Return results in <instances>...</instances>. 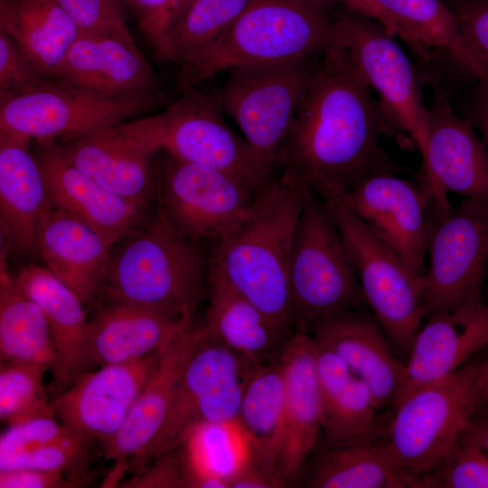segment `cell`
<instances>
[{
  "label": "cell",
  "mask_w": 488,
  "mask_h": 488,
  "mask_svg": "<svg viewBox=\"0 0 488 488\" xmlns=\"http://www.w3.org/2000/svg\"><path fill=\"white\" fill-rule=\"evenodd\" d=\"M396 128L348 52L333 42L315 59L275 171L324 202L338 199L368 174L396 173L380 145Z\"/></svg>",
  "instance_id": "cell-1"
},
{
  "label": "cell",
  "mask_w": 488,
  "mask_h": 488,
  "mask_svg": "<svg viewBox=\"0 0 488 488\" xmlns=\"http://www.w3.org/2000/svg\"><path fill=\"white\" fill-rule=\"evenodd\" d=\"M304 195L303 187L274 173L246 216L209 248L210 268L287 338L296 333L289 266Z\"/></svg>",
  "instance_id": "cell-2"
},
{
  "label": "cell",
  "mask_w": 488,
  "mask_h": 488,
  "mask_svg": "<svg viewBox=\"0 0 488 488\" xmlns=\"http://www.w3.org/2000/svg\"><path fill=\"white\" fill-rule=\"evenodd\" d=\"M209 248L181 231L159 206L111 248L101 298L194 317L207 296Z\"/></svg>",
  "instance_id": "cell-3"
},
{
  "label": "cell",
  "mask_w": 488,
  "mask_h": 488,
  "mask_svg": "<svg viewBox=\"0 0 488 488\" xmlns=\"http://www.w3.org/2000/svg\"><path fill=\"white\" fill-rule=\"evenodd\" d=\"M333 42V20L323 5L249 0L218 38L180 63L181 80L195 85L235 66L314 58Z\"/></svg>",
  "instance_id": "cell-4"
},
{
  "label": "cell",
  "mask_w": 488,
  "mask_h": 488,
  "mask_svg": "<svg viewBox=\"0 0 488 488\" xmlns=\"http://www.w3.org/2000/svg\"><path fill=\"white\" fill-rule=\"evenodd\" d=\"M217 91L205 94L182 82V95L164 112L117 126L152 153L218 170L259 194L275 173L226 123Z\"/></svg>",
  "instance_id": "cell-5"
},
{
  "label": "cell",
  "mask_w": 488,
  "mask_h": 488,
  "mask_svg": "<svg viewBox=\"0 0 488 488\" xmlns=\"http://www.w3.org/2000/svg\"><path fill=\"white\" fill-rule=\"evenodd\" d=\"M289 287L296 332L348 310L368 308L327 204L306 189L293 240Z\"/></svg>",
  "instance_id": "cell-6"
},
{
  "label": "cell",
  "mask_w": 488,
  "mask_h": 488,
  "mask_svg": "<svg viewBox=\"0 0 488 488\" xmlns=\"http://www.w3.org/2000/svg\"><path fill=\"white\" fill-rule=\"evenodd\" d=\"M325 203L342 236L367 307L396 355L406 361L426 318L423 277L413 272L340 200Z\"/></svg>",
  "instance_id": "cell-7"
},
{
  "label": "cell",
  "mask_w": 488,
  "mask_h": 488,
  "mask_svg": "<svg viewBox=\"0 0 488 488\" xmlns=\"http://www.w3.org/2000/svg\"><path fill=\"white\" fill-rule=\"evenodd\" d=\"M427 258L426 318L483 303L488 270V201L464 198L447 209L431 201Z\"/></svg>",
  "instance_id": "cell-8"
},
{
  "label": "cell",
  "mask_w": 488,
  "mask_h": 488,
  "mask_svg": "<svg viewBox=\"0 0 488 488\" xmlns=\"http://www.w3.org/2000/svg\"><path fill=\"white\" fill-rule=\"evenodd\" d=\"M476 362L417 389L393 407L386 437L408 474L420 477L431 470L467 427L476 409Z\"/></svg>",
  "instance_id": "cell-9"
},
{
  "label": "cell",
  "mask_w": 488,
  "mask_h": 488,
  "mask_svg": "<svg viewBox=\"0 0 488 488\" xmlns=\"http://www.w3.org/2000/svg\"><path fill=\"white\" fill-rule=\"evenodd\" d=\"M158 96L117 98L44 78L0 95V129L38 141H65L127 122L154 108Z\"/></svg>",
  "instance_id": "cell-10"
},
{
  "label": "cell",
  "mask_w": 488,
  "mask_h": 488,
  "mask_svg": "<svg viewBox=\"0 0 488 488\" xmlns=\"http://www.w3.org/2000/svg\"><path fill=\"white\" fill-rule=\"evenodd\" d=\"M316 57L232 67L226 70L227 77L217 90L223 111L238 124L254 151L274 169Z\"/></svg>",
  "instance_id": "cell-11"
},
{
  "label": "cell",
  "mask_w": 488,
  "mask_h": 488,
  "mask_svg": "<svg viewBox=\"0 0 488 488\" xmlns=\"http://www.w3.org/2000/svg\"><path fill=\"white\" fill-rule=\"evenodd\" d=\"M333 20L334 42L348 52L397 129L409 136L424 163L428 148L427 108L408 55L395 35L366 15L349 9Z\"/></svg>",
  "instance_id": "cell-12"
},
{
  "label": "cell",
  "mask_w": 488,
  "mask_h": 488,
  "mask_svg": "<svg viewBox=\"0 0 488 488\" xmlns=\"http://www.w3.org/2000/svg\"><path fill=\"white\" fill-rule=\"evenodd\" d=\"M256 366L205 331L183 372L166 419L139 468L180 445L195 425L237 418Z\"/></svg>",
  "instance_id": "cell-13"
},
{
  "label": "cell",
  "mask_w": 488,
  "mask_h": 488,
  "mask_svg": "<svg viewBox=\"0 0 488 488\" xmlns=\"http://www.w3.org/2000/svg\"><path fill=\"white\" fill-rule=\"evenodd\" d=\"M156 195L181 231L210 248L246 216L258 194L218 170L165 153Z\"/></svg>",
  "instance_id": "cell-14"
},
{
  "label": "cell",
  "mask_w": 488,
  "mask_h": 488,
  "mask_svg": "<svg viewBox=\"0 0 488 488\" xmlns=\"http://www.w3.org/2000/svg\"><path fill=\"white\" fill-rule=\"evenodd\" d=\"M394 172L368 174L339 198L417 275L424 277L431 196Z\"/></svg>",
  "instance_id": "cell-15"
},
{
  "label": "cell",
  "mask_w": 488,
  "mask_h": 488,
  "mask_svg": "<svg viewBox=\"0 0 488 488\" xmlns=\"http://www.w3.org/2000/svg\"><path fill=\"white\" fill-rule=\"evenodd\" d=\"M162 349L137 361L109 364L80 373L52 399L59 421L99 444L123 426L133 405L156 371Z\"/></svg>",
  "instance_id": "cell-16"
},
{
  "label": "cell",
  "mask_w": 488,
  "mask_h": 488,
  "mask_svg": "<svg viewBox=\"0 0 488 488\" xmlns=\"http://www.w3.org/2000/svg\"><path fill=\"white\" fill-rule=\"evenodd\" d=\"M204 334L203 324L193 321L162 349L156 371L123 426L100 446L104 457L113 463L103 486H116L127 472L133 473L142 465L166 419L183 372Z\"/></svg>",
  "instance_id": "cell-17"
},
{
  "label": "cell",
  "mask_w": 488,
  "mask_h": 488,
  "mask_svg": "<svg viewBox=\"0 0 488 488\" xmlns=\"http://www.w3.org/2000/svg\"><path fill=\"white\" fill-rule=\"evenodd\" d=\"M428 148L421 184L433 203L451 207L447 193L488 201V147L468 119L453 111L437 84L427 108Z\"/></svg>",
  "instance_id": "cell-18"
},
{
  "label": "cell",
  "mask_w": 488,
  "mask_h": 488,
  "mask_svg": "<svg viewBox=\"0 0 488 488\" xmlns=\"http://www.w3.org/2000/svg\"><path fill=\"white\" fill-rule=\"evenodd\" d=\"M368 308L348 310L314 323L306 331L340 357L369 388L379 411L393 408L400 393L405 362L393 351Z\"/></svg>",
  "instance_id": "cell-19"
},
{
  "label": "cell",
  "mask_w": 488,
  "mask_h": 488,
  "mask_svg": "<svg viewBox=\"0 0 488 488\" xmlns=\"http://www.w3.org/2000/svg\"><path fill=\"white\" fill-rule=\"evenodd\" d=\"M99 302L89 318L82 372L142 359L163 349L194 321L105 298Z\"/></svg>",
  "instance_id": "cell-20"
},
{
  "label": "cell",
  "mask_w": 488,
  "mask_h": 488,
  "mask_svg": "<svg viewBox=\"0 0 488 488\" xmlns=\"http://www.w3.org/2000/svg\"><path fill=\"white\" fill-rule=\"evenodd\" d=\"M285 382V434L277 469L287 483L299 480L321 433L316 343L296 331L279 356Z\"/></svg>",
  "instance_id": "cell-21"
},
{
  "label": "cell",
  "mask_w": 488,
  "mask_h": 488,
  "mask_svg": "<svg viewBox=\"0 0 488 488\" xmlns=\"http://www.w3.org/2000/svg\"><path fill=\"white\" fill-rule=\"evenodd\" d=\"M427 318L405 361L402 388L394 406L417 389L460 369L488 345V304Z\"/></svg>",
  "instance_id": "cell-22"
},
{
  "label": "cell",
  "mask_w": 488,
  "mask_h": 488,
  "mask_svg": "<svg viewBox=\"0 0 488 488\" xmlns=\"http://www.w3.org/2000/svg\"><path fill=\"white\" fill-rule=\"evenodd\" d=\"M36 156L52 203L79 218L112 248L144 222L145 210L108 191L66 161L52 141Z\"/></svg>",
  "instance_id": "cell-23"
},
{
  "label": "cell",
  "mask_w": 488,
  "mask_h": 488,
  "mask_svg": "<svg viewBox=\"0 0 488 488\" xmlns=\"http://www.w3.org/2000/svg\"><path fill=\"white\" fill-rule=\"evenodd\" d=\"M55 145L70 164L144 210L157 194V172L153 164L156 154L126 137L117 126Z\"/></svg>",
  "instance_id": "cell-24"
},
{
  "label": "cell",
  "mask_w": 488,
  "mask_h": 488,
  "mask_svg": "<svg viewBox=\"0 0 488 488\" xmlns=\"http://www.w3.org/2000/svg\"><path fill=\"white\" fill-rule=\"evenodd\" d=\"M37 253L85 305L102 297L111 248L79 218L52 203L38 229Z\"/></svg>",
  "instance_id": "cell-25"
},
{
  "label": "cell",
  "mask_w": 488,
  "mask_h": 488,
  "mask_svg": "<svg viewBox=\"0 0 488 488\" xmlns=\"http://www.w3.org/2000/svg\"><path fill=\"white\" fill-rule=\"evenodd\" d=\"M52 79L108 97L158 96L154 71L136 44L79 35Z\"/></svg>",
  "instance_id": "cell-26"
},
{
  "label": "cell",
  "mask_w": 488,
  "mask_h": 488,
  "mask_svg": "<svg viewBox=\"0 0 488 488\" xmlns=\"http://www.w3.org/2000/svg\"><path fill=\"white\" fill-rule=\"evenodd\" d=\"M30 141L0 129V225L5 249L37 253L38 229L52 202Z\"/></svg>",
  "instance_id": "cell-27"
},
{
  "label": "cell",
  "mask_w": 488,
  "mask_h": 488,
  "mask_svg": "<svg viewBox=\"0 0 488 488\" xmlns=\"http://www.w3.org/2000/svg\"><path fill=\"white\" fill-rule=\"evenodd\" d=\"M389 416L371 432L328 444L314 457L303 477L309 488H421L420 478L406 472L386 437Z\"/></svg>",
  "instance_id": "cell-28"
},
{
  "label": "cell",
  "mask_w": 488,
  "mask_h": 488,
  "mask_svg": "<svg viewBox=\"0 0 488 488\" xmlns=\"http://www.w3.org/2000/svg\"><path fill=\"white\" fill-rule=\"evenodd\" d=\"M14 280L47 320L56 353L52 386L58 394L82 372L89 323L86 305L44 266L28 265Z\"/></svg>",
  "instance_id": "cell-29"
},
{
  "label": "cell",
  "mask_w": 488,
  "mask_h": 488,
  "mask_svg": "<svg viewBox=\"0 0 488 488\" xmlns=\"http://www.w3.org/2000/svg\"><path fill=\"white\" fill-rule=\"evenodd\" d=\"M372 19L421 56L430 50L447 53L477 82L488 73L467 47L452 9L444 0H368Z\"/></svg>",
  "instance_id": "cell-30"
},
{
  "label": "cell",
  "mask_w": 488,
  "mask_h": 488,
  "mask_svg": "<svg viewBox=\"0 0 488 488\" xmlns=\"http://www.w3.org/2000/svg\"><path fill=\"white\" fill-rule=\"evenodd\" d=\"M206 333L255 365L279 359L285 336L254 304L210 268Z\"/></svg>",
  "instance_id": "cell-31"
},
{
  "label": "cell",
  "mask_w": 488,
  "mask_h": 488,
  "mask_svg": "<svg viewBox=\"0 0 488 488\" xmlns=\"http://www.w3.org/2000/svg\"><path fill=\"white\" fill-rule=\"evenodd\" d=\"M316 362L324 443L343 442L374 430L384 417L378 414L367 385L340 357L317 343Z\"/></svg>",
  "instance_id": "cell-32"
},
{
  "label": "cell",
  "mask_w": 488,
  "mask_h": 488,
  "mask_svg": "<svg viewBox=\"0 0 488 488\" xmlns=\"http://www.w3.org/2000/svg\"><path fill=\"white\" fill-rule=\"evenodd\" d=\"M0 27L48 78L80 35L58 0H0Z\"/></svg>",
  "instance_id": "cell-33"
},
{
  "label": "cell",
  "mask_w": 488,
  "mask_h": 488,
  "mask_svg": "<svg viewBox=\"0 0 488 488\" xmlns=\"http://www.w3.org/2000/svg\"><path fill=\"white\" fill-rule=\"evenodd\" d=\"M0 359L37 364L51 371L56 364L47 320L9 274L5 249L1 251L0 266Z\"/></svg>",
  "instance_id": "cell-34"
},
{
  "label": "cell",
  "mask_w": 488,
  "mask_h": 488,
  "mask_svg": "<svg viewBox=\"0 0 488 488\" xmlns=\"http://www.w3.org/2000/svg\"><path fill=\"white\" fill-rule=\"evenodd\" d=\"M190 468V488H230L253 459L250 439L237 418L195 425L182 442Z\"/></svg>",
  "instance_id": "cell-35"
},
{
  "label": "cell",
  "mask_w": 488,
  "mask_h": 488,
  "mask_svg": "<svg viewBox=\"0 0 488 488\" xmlns=\"http://www.w3.org/2000/svg\"><path fill=\"white\" fill-rule=\"evenodd\" d=\"M237 419L250 439L254 460L278 471L285 434V382L278 360L254 368Z\"/></svg>",
  "instance_id": "cell-36"
},
{
  "label": "cell",
  "mask_w": 488,
  "mask_h": 488,
  "mask_svg": "<svg viewBox=\"0 0 488 488\" xmlns=\"http://www.w3.org/2000/svg\"><path fill=\"white\" fill-rule=\"evenodd\" d=\"M249 0H194L167 31L155 57L182 63L218 38Z\"/></svg>",
  "instance_id": "cell-37"
},
{
  "label": "cell",
  "mask_w": 488,
  "mask_h": 488,
  "mask_svg": "<svg viewBox=\"0 0 488 488\" xmlns=\"http://www.w3.org/2000/svg\"><path fill=\"white\" fill-rule=\"evenodd\" d=\"M41 365L0 362V418L7 426L41 417L56 418Z\"/></svg>",
  "instance_id": "cell-38"
},
{
  "label": "cell",
  "mask_w": 488,
  "mask_h": 488,
  "mask_svg": "<svg viewBox=\"0 0 488 488\" xmlns=\"http://www.w3.org/2000/svg\"><path fill=\"white\" fill-rule=\"evenodd\" d=\"M93 438L71 430L35 450L0 459V470L33 468L61 473L81 487L89 478L94 446Z\"/></svg>",
  "instance_id": "cell-39"
},
{
  "label": "cell",
  "mask_w": 488,
  "mask_h": 488,
  "mask_svg": "<svg viewBox=\"0 0 488 488\" xmlns=\"http://www.w3.org/2000/svg\"><path fill=\"white\" fill-rule=\"evenodd\" d=\"M419 478L421 488H488V451L459 437Z\"/></svg>",
  "instance_id": "cell-40"
},
{
  "label": "cell",
  "mask_w": 488,
  "mask_h": 488,
  "mask_svg": "<svg viewBox=\"0 0 488 488\" xmlns=\"http://www.w3.org/2000/svg\"><path fill=\"white\" fill-rule=\"evenodd\" d=\"M80 35L112 37L135 43L118 0H58Z\"/></svg>",
  "instance_id": "cell-41"
},
{
  "label": "cell",
  "mask_w": 488,
  "mask_h": 488,
  "mask_svg": "<svg viewBox=\"0 0 488 488\" xmlns=\"http://www.w3.org/2000/svg\"><path fill=\"white\" fill-rule=\"evenodd\" d=\"M120 484L127 488H189L190 468L183 444L154 458Z\"/></svg>",
  "instance_id": "cell-42"
},
{
  "label": "cell",
  "mask_w": 488,
  "mask_h": 488,
  "mask_svg": "<svg viewBox=\"0 0 488 488\" xmlns=\"http://www.w3.org/2000/svg\"><path fill=\"white\" fill-rule=\"evenodd\" d=\"M57 418L41 417L10 425L0 437V459L35 450L70 432Z\"/></svg>",
  "instance_id": "cell-43"
},
{
  "label": "cell",
  "mask_w": 488,
  "mask_h": 488,
  "mask_svg": "<svg viewBox=\"0 0 488 488\" xmlns=\"http://www.w3.org/2000/svg\"><path fill=\"white\" fill-rule=\"evenodd\" d=\"M44 78L46 77L34 67L16 42L1 30L0 95L26 89Z\"/></svg>",
  "instance_id": "cell-44"
},
{
  "label": "cell",
  "mask_w": 488,
  "mask_h": 488,
  "mask_svg": "<svg viewBox=\"0 0 488 488\" xmlns=\"http://www.w3.org/2000/svg\"><path fill=\"white\" fill-rule=\"evenodd\" d=\"M450 8L465 42L488 73V0H456Z\"/></svg>",
  "instance_id": "cell-45"
},
{
  "label": "cell",
  "mask_w": 488,
  "mask_h": 488,
  "mask_svg": "<svg viewBox=\"0 0 488 488\" xmlns=\"http://www.w3.org/2000/svg\"><path fill=\"white\" fill-rule=\"evenodd\" d=\"M156 52L164 36L167 16L174 0H125Z\"/></svg>",
  "instance_id": "cell-46"
},
{
  "label": "cell",
  "mask_w": 488,
  "mask_h": 488,
  "mask_svg": "<svg viewBox=\"0 0 488 488\" xmlns=\"http://www.w3.org/2000/svg\"><path fill=\"white\" fill-rule=\"evenodd\" d=\"M79 483L66 475L33 468L0 470V488H72Z\"/></svg>",
  "instance_id": "cell-47"
},
{
  "label": "cell",
  "mask_w": 488,
  "mask_h": 488,
  "mask_svg": "<svg viewBox=\"0 0 488 488\" xmlns=\"http://www.w3.org/2000/svg\"><path fill=\"white\" fill-rule=\"evenodd\" d=\"M288 483L277 470L254 459L230 482V488H282Z\"/></svg>",
  "instance_id": "cell-48"
},
{
  "label": "cell",
  "mask_w": 488,
  "mask_h": 488,
  "mask_svg": "<svg viewBox=\"0 0 488 488\" xmlns=\"http://www.w3.org/2000/svg\"><path fill=\"white\" fill-rule=\"evenodd\" d=\"M477 83L473 112L468 120L478 128L483 141L488 147V82Z\"/></svg>",
  "instance_id": "cell-49"
},
{
  "label": "cell",
  "mask_w": 488,
  "mask_h": 488,
  "mask_svg": "<svg viewBox=\"0 0 488 488\" xmlns=\"http://www.w3.org/2000/svg\"><path fill=\"white\" fill-rule=\"evenodd\" d=\"M460 437L488 451V409L474 413Z\"/></svg>",
  "instance_id": "cell-50"
},
{
  "label": "cell",
  "mask_w": 488,
  "mask_h": 488,
  "mask_svg": "<svg viewBox=\"0 0 488 488\" xmlns=\"http://www.w3.org/2000/svg\"><path fill=\"white\" fill-rule=\"evenodd\" d=\"M476 409H488V357L476 362L475 367Z\"/></svg>",
  "instance_id": "cell-51"
},
{
  "label": "cell",
  "mask_w": 488,
  "mask_h": 488,
  "mask_svg": "<svg viewBox=\"0 0 488 488\" xmlns=\"http://www.w3.org/2000/svg\"><path fill=\"white\" fill-rule=\"evenodd\" d=\"M193 1L194 0H174L166 20L165 33Z\"/></svg>",
  "instance_id": "cell-52"
},
{
  "label": "cell",
  "mask_w": 488,
  "mask_h": 488,
  "mask_svg": "<svg viewBox=\"0 0 488 488\" xmlns=\"http://www.w3.org/2000/svg\"><path fill=\"white\" fill-rule=\"evenodd\" d=\"M314 3L321 4L330 0H307ZM346 5L348 9L360 13L370 18H372V9L368 0H339Z\"/></svg>",
  "instance_id": "cell-53"
}]
</instances>
